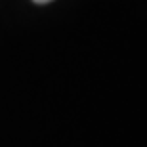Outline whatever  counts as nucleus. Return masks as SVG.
Wrapping results in <instances>:
<instances>
[{
  "label": "nucleus",
  "mask_w": 147,
  "mask_h": 147,
  "mask_svg": "<svg viewBox=\"0 0 147 147\" xmlns=\"http://www.w3.org/2000/svg\"><path fill=\"white\" fill-rule=\"evenodd\" d=\"M33 2H36V4H48V2H52V0H33Z\"/></svg>",
  "instance_id": "1"
}]
</instances>
